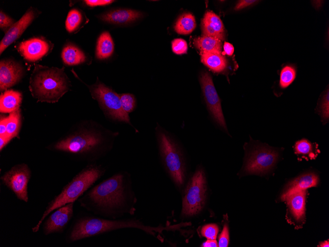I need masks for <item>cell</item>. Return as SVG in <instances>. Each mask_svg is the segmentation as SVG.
Returning a JSON list of instances; mask_svg holds the SVG:
<instances>
[{"mask_svg": "<svg viewBox=\"0 0 329 247\" xmlns=\"http://www.w3.org/2000/svg\"><path fill=\"white\" fill-rule=\"evenodd\" d=\"M229 242V233L228 227L225 224L222 232L219 237L218 247H227Z\"/></svg>", "mask_w": 329, "mask_h": 247, "instance_id": "cell-32", "label": "cell"}, {"mask_svg": "<svg viewBox=\"0 0 329 247\" xmlns=\"http://www.w3.org/2000/svg\"><path fill=\"white\" fill-rule=\"evenodd\" d=\"M53 45L42 38L34 37L21 42L18 50L24 59L30 62H35L49 53Z\"/></svg>", "mask_w": 329, "mask_h": 247, "instance_id": "cell-12", "label": "cell"}, {"mask_svg": "<svg viewBox=\"0 0 329 247\" xmlns=\"http://www.w3.org/2000/svg\"><path fill=\"white\" fill-rule=\"evenodd\" d=\"M140 12L127 9L111 10L101 16V19L106 22L122 24L133 21L141 16Z\"/></svg>", "mask_w": 329, "mask_h": 247, "instance_id": "cell-18", "label": "cell"}, {"mask_svg": "<svg viewBox=\"0 0 329 247\" xmlns=\"http://www.w3.org/2000/svg\"><path fill=\"white\" fill-rule=\"evenodd\" d=\"M172 51L178 55L187 53L188 45L186 41L182 38L174 39L171 43Z\"/></svg>", "mask_w": 329, "mask_h": 247, "instance_id": "cell-31", "label": "cell"}, {"mask_svg": "<svg viewBox=\"0 0 329 247\" xmlns=\"http://www.w3.org/2000/svg\"><path fill=\"white\" fill-rule=\"evenodd\" d=\"M119 135V132L103 129L94 122H84L74 132L59 140L53 148L94 162L112 149Z\"/></svg>", "mask_w": 329, "mask_h": 247, "instance_id": "cell-2", "label": "cell"}, {"mask_svg": "<svg viewBox=\"0 0 329 247\" xmlns=\"http://www.w3.org/2000/svg\"><path fill=\"white\" fill-rule=\"evenodd\" d=\"M81 13L76 9L70 10L66 20V28L69 33H72L76 30L82 21Z\"/></svg>", "mask_w": 329, "mask_h": 247, "instance_id": "cell-27", "label": "cell"}, {"mask_svg": "<svg viewBox=\"0 0 329 247\" xmlns=\"http://www.w3.org/2000/svg\"><path fill=\"white\" fill-rule=\"evenodd\" d=\"M319 247H329V241H326L325 242H323L321 243Z\"/></svg>", "mask_w": 329, "mask_h": 247, "instance_id": "cell-41", "label": "cell"}, {"mask_svg": "<svg viewBox=\"0 0 329 247\" xmlns=\"http://www.w3.org/2000/svg\"><path fill=\"white\" fill-rule=\"evenodd\" d=\"M119 95L123 110L128 114L132 112L135 108L136 105L135 96L129 93H122Z\"/></svg>", "mask_w": 329, "mask_h": 247, "instance_id": "cell-29", "label": "cell"}, {"mask_svg": "<svg viewBox=\"0 0 329 247\" xmlns=\"http://www.w3.org/2000/svg\"><path fill=\"white\" fill-rule=\"evenodd\" d=\"M206 190V178L202 169L197 170L186 186L182 199V217L197 214L203 207Z\"/></svg>", "mask_w": 329, "mask_h": 247, "instance_id": "cell-7", "label": "cell"}, {"mask_svg": "<svg viewBox=\"0 0 329 247\" xmlns=\"http://www.w3.org/2000/svg\"><path fill=\"white\" fill-rule=\"evenodd\" d=\"M7 117L1 116L0 120V136H5L6 132Z\"/></svg>", "mask_w": 329, "mask_h": 247, "instance_id": "cell-38", "label": "cell"}, {"mask_svg": "<svg viewBox=\"0 0 329 247\" xmlns=\"http://www.w3.org/2000/svg\"><path fill=\"white\" fill-rule=\"evenodd\" d=\"M85 3L90 6H102L109 4L113 1L111 0H86Z\"/></svg>", "mask_w": 329, "mask_h": 247, "instance_id": "cell-35", "label": "cell"}, {"mask_svg": "<svg viewBox=\"0 0 329 247\" xmlns=\"http://www.w3.org/2000/svg\"><path fill=\"white\" fill-rule=\"evenodd\" d=\"M89 88L106 117L113 121L127 124L138 132L131 122L129 114L123 110L118 94L99 80Z\"/></svg>", "mask_w": 329, "mask_h": 247, "instance_id": "cell-6", "label": "cell"}, {"mask_svg": "<svg viewBox=\"0 0 329 247\" xmlns=\"http://www.w3.org/2000/svg\"><path fill=\"white\" fill-rule=\"evenodd\" d=\"M218 232V226L215 224H206L201 229V235L209 240H216Z\"/></svg>", "mask_w": 329, "mask_h": 247, "instance_id": "cell-30", "label": "cell"}, {"mask_svg": "<svg viewBox=\"0 0 329 247\" xmlns=\"http://www.w3.org/2000/svg\"><path fill=\"white\" fill-rule=\"evenodd\" d=\"M12 139L6 136H0V151L4 146L11 140Z\"/></svg>", "mask_w": 329, "mask_h": 247, "instance_id": "cell-39", "label": "cell"}, {"mask_svg": "<svg viewBox=\"0 0 329 247\" xmlns=\"http://www.w3.org/2000/svg\"><path fill=\"white\" fill-rule=\"evenodd\" d=\"M318 180V176L313 173L300 175L288 184L281 196V199L295 192L305 190L308 188L316 186Z\"/></svg>", "mask_w": 329, "mask_h": 247, "instance_id": "cell-16", "label": "cell"}, {"mask_svg": "<svg viewBox=\"0 0 329 247\" xmlns=\"http://www.w3.org/2000/svg\"><path fill=\"white\" fill-rule=\"evenodd\" d=\"M106 169L95 163L89 164L76 175L62 189L61 192L49 202L36 225L32 228L37 232L46 216L55 209L71 202H74L103 176Z\"/></svg>", "mask_w": 329, "mask_h": 247, "instance_id": "cell-3", "label": "cell"}, {"mask_svg": "<svg viewBox=\"0 0 329 247\" xmlns=\"http://www.w3.org/2000/svg\"><path fill=\"white\" fill-rule=\"evenodd\" d=\"M14 20L6 15L1 10L0 12V27L1 29H4L6 28H10L11 26L14 24Z\"/></svg>", "mask_w": 329, "mask_h": 247, "instance_id": "cell-34", "label": "cell"}, {"mask_svg": "<svg viewBox=\"0 0 329 247\" xmlns=\"http://www.w3.org/2000/svg\"><path fill=\"white\" fill-rule=\"evenodd\" d=\"M258 0H239L236 4L234 8V9L236 11L241 10L243 8H244L246 7H248L250 5H251L255 3Z\"/></svg>", "mask_w": 329, "mask_h": 247, "instance_id": "cell-36", "label": "cell"}, {"mask_svg": "<svg viewBox=\"0 0 329 247\" xmlns=\"http://www.w3.org/2000/svg\"><path fill=\"white\" fill-rule=\"evenodd\" d=\"M295 68L291 66H286L281 70L280 75L279 85L282 88H285L290 85L296 77Z\"/></svg>", "mask_w": 329, "mask_h": 247, "instance_id": "cell-28", "label": "cell"}, {"mask_svg": "<svg viewBox=\"0 0 329 247\" xmlns=\"http://www.w3.org/2000/svg\"><path fill=\"white\" fill-rule=\"evenodd\" d=\"M202 35L225 39L224 26L220 18L211 11H207L201 21Z\"/></svg>", "mask_w": 329, "mask_h": 247, "instance_id": "cell-15", "label": "cell"}, {"mask_svg": "<svg viewBox=\"0 0 329 247\" xmlns=\"http://www.w3.org/2000/svg\"><path fill=\"white\" fill-rule=\"evenodd\" d=\"M74 203H69L55 209L49 216L43 225L45 235L63 232L73 216Z\"/></svg>", "mask_w": 329, "mask_h": 247, "instance_id": "cell-11", "label": "cell"}, {"mask_svg": "<svg viewBox=\"0 0 329 247\" xmlns=\"http://www.w3.org/2000/svg\"><path fill=\"white\" fill-rule=\"evenodd\" d=\"M80 206L101 217L121 218L136 211L137 196L131 174L120 171L91 188L78 198Z\"/></svg>", "mask_w": 329, "mask_h": 247, "instance_id": "cell-1", "label": "cell"}, {"mask_svg": "<svg viewBox=\"0 0 329 247\" xmlns=\"http://www.w3.org/2000/svg\"><path fill=\"white\" fill-rule=\"evenodd\" d=\"M224 51L223 55L227 54L229 56H232L234 52V47L233 45L228 42H225L223 45Z\"/></svg>", "mask_w": 329, "mask_h": 247, "instance_id": "cell-37", "label": "cell"}, {"mask_svg": "<svg viewBox=\"0 0 329 247\" xmlns=\"http://www.w3.org/2000/svg\"><path fill=\"white\" fill-rule=\"evenodd\" d=\"M199 82L208 110L216 123L227 131L221 101L209 73L204 71L199 76Z\"/></svg>", "mask_w": 329, "mask_h": 247, "instance_id": "cell-10", "label": "cell"}, {"mask_svg": "<svg viewBox=\"0 0 329 247\" xmlns=\"http://www.w3.org/2000/svg\"><path fill=\"white\" fill-rule=\"evenodd\" d=\"M62 58L66 64L72 66L84 62L86 57L78 47L72 44H68L63 49Z\"/></svg>", "mask_w": 329, "mask_h": 247, "instance_id": "cell-23", "label": "cell"}, {"mask_svg": "<svg viewBox=\"0 0 329 247\" xmlns=\"http://www.w3.org/2000/svg\"><path fill=\"white\" fill-rule=\"evenodd\" d=\"M114 43L110 34L102 33L99 36L97 44L96 56L99 59L110 57L114 51Z\"/></svg>", "mask_w": 329, "mask_h": 247, "instance_id": "cell-22", "label": "cell"}, {"mask_svg": "<svg viewBox=\"0 0 329 247\" xmlns=\"http://www.w3.org/2000/svg\"><path fill=\"white\" fill-rule=\"evenodd\" d=\"M306 190L293 193L282 200L285 201L294 216L302 220L305 215Z\"/></svg>", "mask_w": 329, "mask_h": 247, "instance_id": "cell-17", "label": "cell"}, {"mask_svg": "<svg viewBox=\"0 0 329 247\" xmlns=\"http://www.w3.org/2000/svg\"><path fill=\"white\" fill-rule=\"evenodd\" d=\"M31 177L29 167L27 164L22 163L12 167L0 177V179L18 199L27 203L29 200L28 184Z\"/></svg>", "mask_w": 329, "mask_h": 247, "instance_id": "cell-8", "label": "cell"}, {"mask_svg": "<svg viewBox=\"0 0 329 247\" xmlns=\"http://www.w3.org/2000/svg\"><path fill=\"white\" fill-rule=\"evenodd\" d=\"M200 56L201 62L214 72L221 73L227 69V60L221 54L200 53Z\"/></svg>", "mask_w": 329, "mask_h": 247, "instance_id": "cell-21", "label": "cell"}, {"mask_svg": "<svg viewBox=\"0 0 329 247\" xmlns=\"http://www.w3.org/2000/svg\"><path fill=\"white\" fill-rule=\"evenodd\" d=\"M155 134L163 167L176 187L181 189L186 176L183 152L172 135L158 123L155 128Z\"/></svg>", "mask_w": 329, "mask_h": 247, "instance_id": "cell-5", "label": "cell"}, {"mask_svg": "<svg viewBox=\"0 0 329 247\" xmlns=\"http://www.w3.org/2000/svg\"><path fill=\"white\" fill-rule=\"evenodd\" d=\"M278 153L271 149L257 147L248 154L244 172L249 174L262 175L269 171L276 163Z\"/></svg>", "mask_w": 329, "mask_h": 247, "instance_id": "cell-9", "label": "cell"}, {"mask_svg": "<svg viewBox=\"0 0 329 247\" xmlns=\"http://www.w3.org/2000/svg\"><path fill=\"white\" fill-rule=\"evenodd\" d=\"M21 125V114L20 109L10 113L7 116L6 124V136L13 139L18 136Z\"/></svg>", "mask_w": 329, "mask_h": 247, "instance_id": "cell-26", "label": "cell"}, {"mask_svg": "<svg viewBox=\"0 0 329 247\" xmlns=\"http://www.w3.org/2000/svg\"><path fill=\"white\" fill-rule=\"evenodd\" d=\"M70 87V81L64 68H49L35 65L31 74L29 89L38 101L54 103L57 102Z\"/></svg>", "mask_w": 329, "mask_h": 247, "instance_id": "cell-4", "label": "cell"}, {"mask_svg": "<svg viewBox=\"0 0 329 247\" xmlns=\"http://www.w3.org/2000/svg\"><path fill=\"white\" fill-rule=\"evenodd\" d=\"M295 153L306 159H313L317 155L316 147L307 140L297 141L294 147Z\"/></svg>", "mask_w": 329, "mask_h": 247, "instance_id": "cell-25", "label": "cell"}, {"mask_svg": "<svg viewBox=\"0 0 329 247\" xmlns=\"http://www.w3.org/2000/svg\"><path fill=\"white\" fill-rule=\"evenodd\" d=\"M201 247H218V244L216 240H209L207 239L205 242H204Z\"/></svg>", "mask_w": 329, "mask_h": 247, "instance_id": "cell-40", "label": "cell"}, {"mask_svg": "<svg viewBox=\"0 0 329 247\" xmlns=\"http://www.w3.org/2000/svg\"><path fill=\"white\" fill-rule=\"evenodd\" d=\"M329 90H328L327 93L325 94L323 99L321 107V115L323 119H324V120H328L329 118Z\"/></svg>", "mask_w": 329, "mask_h": 247, "instance_id": "cell-33", "label": "cell"}, {"mask_svg": "<svg viewBox=\"0 0 329 247\" xmlns=\"http://www.w3.org/2000/svg\"><path fill=\"white\" fill-rule=\"evenodd\" d=\"M23 73L22 67L17 62L10 60H1L0 62V89L6 90L16 84Z\"/></svg>", "mask_w": 329, "mask_h": 247, "instance_id": "cell-14", "label": "cell"}, {"mask_svg": "<svg viewBox=\"0 0 329 247\" xmlns=\"http://www.w3.org/2000/svg\"><path fill=\"white\" fill-rule=\"evenodd\" d=\"M194 44L200 53L221 54L222 42L217 38L202 35L194 39Z\"/></svg>", "mask_w": 329, "mask_h": 247, "instance_id": "cell-20", "label": "cell"}, {"mask_svg": "<svg viewBox=\"0 0 329 247\" xmlns=\"http://www.w3.org/2000/svg\"><path fill=\"white\" fill-rule=\"evenodd\" d=\"M22 99L20 92L13 90H6L0 97V111L11 113L19 109Z\"/></svg>", "mask_w": 329, "mask_h": 247, "instance_id": "cell-19", "label": "cell"}, {"mask_svg": "<svg viewBox=\"0 0 329 247\" xmlns=\"http://www.w3.org/2000/svg\"><path fill=\"white\" fill-rule=\"evenodd\" d=\"M35 13L29 9L17 22L9 28L0 43V53L22 35L34 19Z\"/></svg>", "mask_w": 329, "mask_h": 247, "instance_id": "cell-13", "label": "cell"}, {"mask_svg": "<svg viewBox=\"0 0 329 247\" xmlns=\"http://www.w3.org/2000/svg\"><path fill=\"white\" fill-rule=\"evenodd\" d=\"M196 23L195 17L190 13H186L181 15L174 26L176 33L180 35L191 34L196 28Z\"/></svg>", "mask_w": 329, "mask_h": 247, "instance_id": "cell-24", "label": "cell"}]
</instances>
